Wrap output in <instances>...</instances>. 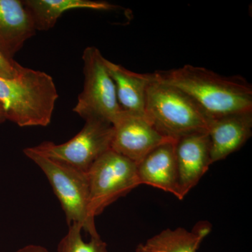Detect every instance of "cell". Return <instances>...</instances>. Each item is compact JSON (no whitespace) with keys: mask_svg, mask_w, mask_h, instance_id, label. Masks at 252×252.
<instances>
[{"mask_svg":"<svg viewBox=\"0 0 252 252\" xmlns=\"http://www.w3.org/2000/svg\"><path fill=\"white\" fill-rule=\"evenodd\" d=\"M89 215L94 219L106 207L141 185L137 164L110 149L87 172Z\"/></svg>","mask_w":252,"mask_h":252,"instance_id":"5b68a950","label":"cell"},{"mask_svg":"<svg viewBox=\"0 0 252 252\" xmlns=\"http://www.w3.org/2000/svg\"><path fill=\"white\" fill-rule=\"evenodd\" d=\"M112 124L111 149L137 165L158 146L174 141L159 133L145 115L122 110Z\"/></svg>","mask_w":252,"mask_h":252,"instance_id":"ba28073f","label":"cell"},{"mask_svg":"<svg viewBox=\"0 0 252 252\" xmlns=\"http://www.w3.org/2000/svg\"><path fill=\"white\" fill-rule=\"evenodd\" d=\"M203 240L183 228H167L137 245L136 252H197Z\"/></svg>","mask_w":252,"mask_h":252,"instance_id":"9a60e30c","label":"cell"},{"mask_svg":"<svg viewBox=\"0 0 252 252\" xmlns=\"http://www.w3.org/2000/svg\"><path fill=\"white\" fill-rule=\"evenodd\" d=\"M23 152L45 174L65 214L68 225L78 223L91 237L98 235L94 219L89 215L87 172L49 158L32 147L25 149Z\"/></svg>","mask_w":252,"mask_h":252,"instance_id":"277c9868","label":"cell"},{"mask_svg":"<svg viewBox=\"0 0 252 252\" xmlns=\"http://www.w3.org/2000/svg\"><path fill=\"white\" fill-rule=\"evenodd\" d=\"M175 142H165L147 154L137 165V175L140 185L168 192L180 200Z\"/></svg>","mask_w":252,"mask_h":252,"instance_id":"8fae6325","label":"cell"},{"mask_svg":"<svg viewBox=\"0 0 252 252\" xmlns=\"http://www.w3.org/2000/svg\"><path fill=\"white\" fill-rule=\"evenodd\" d=\"M32 18L23 1L0 0V51L10 59L36 34Z\"/></svg>","mask_w":252,"mask_h":252,"instance_id":"7c38bea8","label":"cell"},{"mask_svg":"<svg viewBox=\"0 0 252 252\" xmlns=\"http://www.w3.org/2000/svg\"><path fill=\"white\" fill-rule=\"evenodd\" d=\"M84 89L73 111L85 121L99 119L112 124L122 112L115 84L106 66L105 58L94 46L84 49Z\"/></svg>","mask_w":252,"mask_h":252,"instance_id":"8992f818","label":"cell"},{"mask_svg":"<svg viewBox=\"0 0 252 252\" xmlns=\"http://www.w3.org/2000/svg\"><path fill=\"white\" fill-rule=\"evenodd\" d=\"M36 31H48L54 27L61 15L69 10L87 9L97 11L117 9L107 1L92 0H25Z\"/></svg>","mask_w":252,"mask_h":252,"instance_id":"5bb4252c","label":"cell"},{"mask_svg":"<svg viewBox=\"0 0 252 252\" xmlns=\"http://www.w3.org/2000/svg\"><path fill=\"white\" fill-rule=\"evenodd\" d=\"M212 230V225L208 221H200L194 227L192 232L201 238H205L210 234Z\"/></svg>","mask_w":252,"mask_h":252,"instance_id":"ac0fdd59","label":"cell"},{"mask_svg":"<svg viewBox=\"0 0 252 252\" xmlns=\"http://www.w3.org/2000/svg\"><path fill=\"white\" fill-rule=\"evenodd\" d=\"M23 67L14 59H9L0 51V77L14 79L19 75Z\"/></svg>","mask_w":252,"mask_h":252,"instance_id":"e0dca14e","label":"cell"},{"mask_svg":"<svg viewBox=\"0 0 252 252\" xmlns=\"http://www.w3.org/2000/svg\"><path fill=\"white\" fill-rule=\"evenodd\" d=\"M59 98L53 78L23 67L14 79L0 77V104L6 120L20 127L49 125Z\"/></svg>","mask_w":252,"mask_h":252,"instance_id":"7a4b0ae2","label":"cell"},{"mask_svg":"<svg viewBox=\"0 0 252 252\" xmlns=\"http://www.w3.org/2000/svg\"><path fill=\"white\" fill-rule=\"evenodd\" d=\"M180 200L193 189L212 165L207 132L181 137L175 142Z\"/></svg>","mask_w":252,"mask_h":252,"instance_id":"9c48e42d","label":"cell"},{"mask_svg":"<svg viewBox=\"0 0 252 252\" xmlns=\"http://www.w3.org/2000/svg\"><path fill=\"white\" fill-rule=\"evenodd\" d=\"M15 252H49L47 249L41 245H28Z\"/></svg>","mask_w":252,"mask_h":252,"instance_id":"d6986e66","label":"cell"},{"mask_svg":"<svg viewBox=\"0 0 252 252\" xmlns=\"http://www.w3.org/2000/svg\"><path fill=\"white\" fill-rule=\"evenodd\" d=\"M144 115L159 133L174 141L207 132L212 119L188 94L155 77L147 89Z\"/></svg>","mask_w":252,"mask_h":252,"instance_id":"3957f363","label":"cell"},{"mask_svg":"<svg viewBox=\"0 0 252 252\" xmlns=\"http://www.w3.org/2000/svg\"><path fill=\"white\" fill-rule=\"evenodd\" d=\"M106 66L114 81L118 101L122 110L144 115L147 89L154 80L152 74H140L121 64L105 60Z\"/></svg>","mask_w":252,"mask_h":252,"instance_id":"4fadbf2b","label":"cell"},{"mask_svg":"<svg viewBox=\"0 0 252 252\" xmlns=\"http://www.w3.org/2000/svg\"><path fill=\"white\" fill-rule=\"evenodd\" d=\"M207 133L213 164L238 151L251 137L252 110L212 119Z\"/></svg>","mask_w":252,"mask_h":252,"instance_id":"30bf717a","label":"cell"},{"mask_svg":"<svg viewBox=\"0 0 252 252\" xmlns=\"http://www.w3.org/2000/svg\"><path fill=\"white\" fill-rule=\"evenodd\" d=\"M113 133L111 123L90 119L68 142L61 144L44 142L32 149L49 158L87 172L101 156L110 150Z\"/></svg>","mask_w":252,"mask_h":252,"instance_id":"52a82bcc","label":"cell"},{"mask_svg":"<svg viewBox=\"0 0 252 252\" xmlns=\"http://www.w3.org/2000/svg\"><path fill=\"white\" fill-rule=\"evenodd\" d=\"M6 116H5L4 109H3L2 107H1V104H0V124L4 123V122H6Z\"/></svg>","mask_w":252,"mask_h":252,"instance_id":"ffe728a7","label":"cell"},{"mask_svg":"<svg viewBox=\"0 0 252 252\" xmlns=\"http://www.w3.org/2000/svg\"><path fill=\"white\" fill-rule=\"evenodd\" d=\"M82 227L78 223L69 225V230L58 245L57 252H108L107 245L99 235L91 236L88 243L81 235Z\"/></svg>","mask_w":252,"mask_h":252,"instance_id":"2e32d148","label":"cell"},{"mask_svg":"<svg viewBox=\"0 0 252 252\" xmlns=\"http://www.w3.org/2000/svg\"><path fill=\"white\" fill-rule=\"evenodd\" d=\"M154 74L190 96L211 119L252 110V86L241 76L226 77L190 64Z\"/></svg>","mask_w":252,"mask_h":252,"instance_id":"6da1fadb","label":"cell"}]
</instances>
